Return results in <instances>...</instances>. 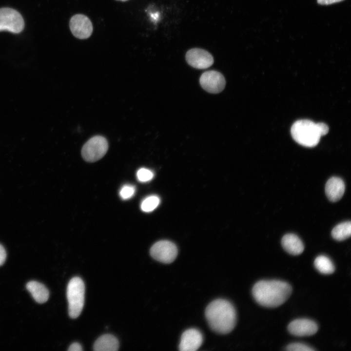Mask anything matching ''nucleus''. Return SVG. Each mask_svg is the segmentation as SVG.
<instances>
[{
  "label": "nucleus",
  "instance_id": "10",
  "mask_svg": "<svg viewBox=\"0 0 351 351\" xmlns=\"http://www.w3.org/2000/svg\"><path fill=\"white\" fill-rule=\"evenodd\" d=\"M186 59L187 63L193 67L197 69H206L214 63V58L208 51L200 49L193 48L186 53Z\"/></svg>",
  "mask_w": 351,
  "mask_h": 351
},
{
  "label": "nucleus",
  "instance_id": "1",
  "mask_svg": "<svg viewBox=\"0 0 351 351\" xmlns=\"http://www.w3.org/2000/svg\"><path fill=\"white\" fill-rule=\"evenodd\" d=\"M292 291L290 284L284 281L260 280L254 286L252 293L260 305L274 308L283 304L290 296Z\"/></svg>",
  "mask_w": 351,
  "mask_h": 351
},
{
  "label": "nucleus",
  "instance_id": "26",
  "mask_svg": "<svg viewBox=\"0 0 351 351\" xmlns=\"http://www.w3.org/2000/svg\"><path fill=\"white\" fill-rule=\"evenodd\" d=\"M116 0L121 1H127V0Z\"/></svg>",
  "mask_w": 351,
  "mask_h": 351
},
{
  "label": "nucleus",
  "instance_id": "16",
  "mask_svg": "<svg viewBox=\"0 0 351 351\" xmlns=\"http://www.w3.org/2000/svg\"><path fill=\"white\" fill-rule=\"evenodd\" d=\"M117 339L110 334L100 336L95 342L93 349L96 351H116L118 349Z\"/></svg>",
  "mask_w": 351,
  "mask_h": 351
},
{
  "label": "nucleus",
  "instance_id": "23",
  "mask_svg": "<svg viewBox=\"0 0 351 351\" xmlns=\"http://www.w3.org/2000/svg\"><path fill=\"white\" fill-rule=\"evenodd\" d=\"M6 258V252L4 247L0 244V266L4 264Z\"/></svg>",
  "mask_w": 351,
  "mask_h": 351
},
{
  "label": "nucleus",
  "instance_id": "17",
  "mask_svg": "<svg viewBox=\"0 0 351 351\" xmlns=\"http://www.w3.org/2000/svg\"><path fill=\"white\" fill-rule=\"evenodd\" d=\"M314 265L317 270L323 274H331L335 270L332 262L325 255H321L317 256L314 260Z\"/></svg>",
  "mask_w": 351,
  "mask_h": 351
},
{
  "label": "nucleus",
  "instance_id": "11",
  "mask_svg": "<svg viewBox=\"0 0 351 351\" xmlns=\"http://www.w3.org/2000/svg\"><path fill=\"white\" fill-rule=\"evenodd\" d=\"M289 332L297 336H311L316 333L318 326L313 321L306 318L292 321L288 327Z\"/></svg>",
  "mask_w": 351,
  "mask_h": 351
},
{
  "label": "nucleus",
  "instance_id": "21",
  "mask_svg": "<svg viewBox=\"0 0 351 351\" xmlns=\"http://www.w3.org/2000/svg\"><path fill=\"white\" fill-rule=\"evenodd\" d=\"M286 350L290 351H313L314 349L311 347L299 343H292L288 345Z\"/></svg>",
  "mask_w": 351,
  "mask_h": 351
},
{
  "label": "nucleus",
  "instance_id": "15",
  "mask_svg": "<svg viewBox=\"0 0 351 351\" xmlns=\"http://www.w3.org/2000/svg\"><path fill=\"white\" fill-rule=\"evenodd\" d=\"M26 287L33 298L38 303H43L48 300L49 292L43 284L36 281H31L27 283Z\"/></svg>",
  "mask_w": 351,
  "mask_h": 351
},
{
  "label": "nucleus",
  "instance_id": "5",
  "mask_svg": "<svg viewBox=\"0 0 351 351\" xmlns=\"http://www.w3.org/2000/svg\"><path fill=\"white\" fill-rule=\"evenodd\" d=\"M108 149V142L106 138L96 136L90 138L83 146L81 155L89 162L97 161L101 158Z\"/></svg>",
  "mask_w": 351,
  "mask_h": 351
},
{
  "label": "nucleus",
  "instance_id": "2",
  "mask_svg": "<svg viewBox=\"0 0 351 351\" xmlns=\"http://www.w3.org/2000/svg\"><path fill=\"white\" fill-rule=\"evenodd\" d=\"M205 314L209 326L216 332L227 334L235 327L236 311L228 300L218 299L213 301L207 306Z\"/></svg>",
  "mask_w": 351,
  "mask_h": 351
},
{
  "label": "nucleus",
  "instance_id": "9",
  "mask_svg": "<svg viewBox=\"0 0 351 351\" xmlns=\"http://www.w3.org/2000/svg\"><path fill=\"white\" fill-rule=\"evenodd\" d=\"M199 82L205 91L212 94L221 92L226 84L224 76L220 73L214 70L203 73L200 78Z\"/></svg>",
  "mask_w": 351,
  "mask_h": 351
},
{
  "label": "nucleus",
  "instance_id": "19",
  "mask_svg": "<svg viewBox=\"0 0 351 351\" xmlns=\"http://www.w3.org/2000/svg\"><path fill=\"white\" fill-rule=\"evenodd\" d=\"M159 198L156 195H151L146 198L141 204V210L145 212H150L155 210L159 205Z\"/></svg>",
  "mask_w": 351,
  "mask_h": 351
},
{
  "label": "nucleus",
  "instance_id": "13",
  "mask_svg": "<svg viewBox=\"0 0 351 351\" xmlns=\"http://www.w3.org/2000/svg\"><path fill=\"white\" fill-rule=\"evenodd\" d=\"M345 186L343 180L338 177H332L325 185V193L328 199L332 202L340 200L344 195Z\"/></svg>",
  "mask_w": 351,
  "mask_h": 351
},
{
  "label": "nucleus",
  "instance_id": "6",
  "mask_svg": "<svg viewBox=\"0 0 351 351\" xmlns=\"http://www.w3.org/2000/svg\"><path fill=\"white\" fill-rule=\"evenodd\" d=\"M150 253L155 260L163 263L169 264L176 258L178 250L173 242L168 240H160L151 247Z\"/></svg>",
  "mask_w": 351,
  "mask_h": 351
},
{
  "label": "nucleus",
  "instance_id": "3",
  "mask_svg": "<svg viewBox=\"0 0 351 351\" xmlns=\"http://www.w3.org/2000/svg\"><path fill=\"white\" fill-rule=\"evenodd\" d=\"M328 131L329 127L326 124L316 123L308 119L296 121L291 129L293 139L298 144L308 147L315 146L320 137L327 134Z\"/></svg>",
  "mask_w": 351,
  "mask_h": 351
},
{
  "label": "nucleus",
  "instance_id": "14",
  "mask_svg": "<svg viewBox=\"0 0 351 351\" xmlns=\"http://www.w3.org/2000/svg\"><path fill=\"white\" fill-rule=\"evenodd\" d=\"M284 249L289 254L297 255L304 251V244L301 240L295 234H288L284 235L281 240Z\"/></svg>",
  "mask_w": 351,
  "mask_h": 351
},
{
  "label": "nucleus",
  "instance_id": "7",
  "mask_svg": "<svg viewBox=\"0 0 351 351\" xmlns=\"http://www.w3.org/2000/svg\"><path fill=\"white\" fill-rule=\"evenodd\" d=\"M23 28V19L17 11L10 8L0 9V31L7 30L19 33Z\"/></svg>",
  "mask_w": 351,
  "mask_h": 351
},
{
  "label": "nucleus",
  "instance_id": "18",
  "mask_svg": "<svg viewBox=\"0 0 351 351\" xmlns=\"http://www.w3.org/2000/svg\"><path fill=\"white\" fill-rule=\"evenodd\" d=\"M351 223L350 221L342 222L336 225L332 230V237L337 241H342L350 237Z\"/></svg>",
  "mask_w": 351,
  "mask_h": 351
},
{
  "label": "nucleus",
  "instance_id": "22",
  "mask_svg": "<svg viewBox=\"0 0 351 351\" xmlns=\"http://www.w3.org/2000/svg\"><path fill=\"white\" fill-rule=\"evenodd\" d=\"M135 188L130 185H125L123 187L119 193L122 199H126L131 198L134 194Z\"/></svg>",
  "mask_w": 351,
  "mask_h": 351
},
{
  "label": "nucleus",
  "instance_id": "8",
  "mask_svg": "<svg viewBox=\"0 0 351 351\" xmlns=\"http://www.w3.org/2000/svg\"><path fill=\"white\" fill-rule=\"evenodd\" d=\"M69 27L73 36L80 39L89 38L93 31L90 20L87 16L80 14H76L71 17Z\"/></svg>",
  "mask_w": 351,
  "mask_h": 351
},
{
  "label": "nucleus",
  "instance_id": "24",
  "mask_svg": "<svg viewBox=\"0 0 351 351\" xmlns=\"http://www.w3.org/2000/svg\"><path fill=\"white\" fill-rule=\"evenodd\" d=\"M68 350L69 351H82V346L78 343H73L69 347Z\"/></svg>",
  "mask_w": 351,
  "mask_h": 351
},
{
  "label": "nucleus",
  "instance_id": "12",
  "mask_svg": "<svg viewBox=\"0 0 351 351\" xmlns=\"http://www.w3.org/2000/svg\"><path fill=\"white\" fill-rule=\"evenodd\" d=\"M203 342L201 332L195 329L186 330L181 335L179 345L181 351H195L199 349Z\"/></svg>",
  "mask_w": 351,
  "mask_h": 351
},
{
  "label": "nucleus",
  "instance_id": "20",
  "mask_svg": "<svg viewBox=\"0 0 351 351\" xmlns=\"http://www.w3.org/2000/svg\"><path fill=\"white\" fill-rule=\"evenodd\" d=\"M154 176L153 173L145 168H141L137 172V177L141 182H147L151 180Z\"/></svg>",
  "mask_w": 351,
  "mask_h": 351
},
{
  "label": "nucleus",
  "instance_id": "25",
  "mask_svg": "<svg viewBox=\"0 0 351 351\" xmlns=\"http://www.w3.org/2000/svg\"><path fill=\"white\" fill-rule=\"evenodd\" d=\"M344 0H317V3L321 5H329L340 2Z\"/></svg>",
  "mask_w": 351,
  "mask_h": 351
},
{
  "label": "nucleus",
  "instance_id": "4",
  "mask_svg": "<svg viewBox=\"0 0 351 351\" xmlns=\"http://www.w3.org/2000/svg\"><path fill=\"white\" fill-rule=\"evenodd\" d=\"M85 285L79 277H74L69 282L67 288L68 313L70 317L76 318L80 314L84 303Z\"/></svg>",
  "mask_w": 351,
  "mask_h": 351
}]
</instances>
